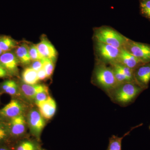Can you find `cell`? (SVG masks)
I'll return each instance as SVG.
<instances>
[{"instance_id":"cell-1","label":"cell","mask_w":150,"mask_h":150,"mask_svg":"<svg viewBox=\"0 0 150 150\" xmlns=\"http://www.w3.org/2000/svg\"><path fill=\"white\" fill-rule=\"evenodd\" d=\"M145 90L136 83H125L118 85L107 95L114 103L126 107L134 103Z\"/></svg>"},{"instance_id":"cell-2","label":"cell","mask_w":150,"mask_h":150,"mask_svg":"<svg viewBox=\"0 0 150 150\" xmlns=\"http://www.w3.org/2000/svg\"><path fill=\"white\" fill-rule=\"evenodd\" d=\"M97 62L93 73L92 82L107 94L119 85L111 66Z\"/></svg>"},{"instance_id":"cell-3","label":"cell","mask_w":150,"mask_h":150,"mask_svg":"<svg viewBox=\"0 0 150 150\" xmlns=\"http://www.w3.org/2000/svg\"><path fill=\"white\" fill-rule=\"evenodd\" d=\"M93 37L95 41L108 44L120 49L123 48L128 39L112 28L105 26L95 29Z\"/></svg>"},{"instance_id":"cell-4","label":"cell","mask_w":150,"mask_h":150,"mask_svg":"<svg viewBox=\"0 0 150 150\" xmlns=\"http://www.w3.org/2000/svg\"><path fill=\"white\" fill-rule=\"evenodd\" d=\"M94 50L97 62L111 65L117 63L121 49L114 46L95 41Z\"/></svg>"},{"instance_id":"cell-5","label":"cell","mask_w":150,"mask_h":150,"mask_svg":"<svg viewBox=\"0 0 150 150\" xmlns=\"http://www.w3.org/2000/svg\"><path fill=\"white\" fill-rule=\"evenodd\" d=\"M26 120L30 133L39 141L46 125V119L42 116L38 108H33L28 112Z\"/></svg>"},{"instance_id":"cell-6","label":"cell","mask_w":150,"mask_h":150,"mask_svg":"<svg viewBox=\"0 0 150 150\" xmlns=\"http://www.w3.org/2000/svg\"><path fill=\"white\" fill-rule=\"evenodd\" d=\"M144 64L150 63V45L128 38L123 48Z\"/></svg>"},{"instance_id":"cell-7","label":"cell","mask_w":150,"mask_h":150,"mask_svg":"<svg viewBox=\"0 0 150 150\" xmlns=\"http://www.w3.org/2000/svg\"><path fill=\"white\" fill-rule=\"evenodd\" d=\"M0 64L10 76H19L18 67L20 64L14 50L4 52L0 56Z\"/></svg>"},{"instance_id":"cell-8","label":"cell","mask_w":150,"mask_h":150,"mask_svg":"<svg viewBox=\"0 0 150 150\" xmlns=\"http://www.w3.org/2000/svg\"><path fill=\"white\" fill-rule=\"evenodd\" d=\"M26 108V105L23 102L19 100L13 99L0 109V116L11 119L16 116L24 114Z\"/></svg>"},{"instance_id":"cell-9","label":"cell","mask_w":150,"mask_h":150,"mask_svg":"<svg viewBox=\"0 0 150 150\" xmlns=\"http://www.w3.org/2000/svg\"><path fill=\"white\" fill-rule=\"evenodd\" d=\"M10 120L8 125L10 136L16 138L23 137L26 132L28 125L27 120L24 114L16 116Z\"/></svg>"},{"instance_id":"cell-10","label":"cell","mask_w":150,"mask_h":150,"mask_svg":"<svg viewBox=\"0 0 150 150\" xmlns=\"http://www.w3.org/2000/svg\"><path fill=\"white\" fill-rule=\"evenodd\" d=\"M18 85L21 96L28 102H34L38 93L48 89V86L44 84L28 85L21 81Z\"/></svg>"},{"instance_id":"cell-11","label":"cell","mask_w":150,"mask_h":150,"mask_svg":"<svg viewBox=\"0 0 150 150\" xmlns=\"http://www.w3.org/2000/svg\"><path fill=\"white\" fill-rule=\"evenodd\" d=\"M35 45L44 59H51L56 61L58 52L46 35H42L40 42Z\"/></svg>"},{"instance_id":"cell-12","label":"cell","mask_w":150,"mask_h":150,"mask_svg":"<svg viewBox=\"0 0 150 150\" xmlns=\"http://www.w3.org/2000/svg\"><path fill=\"white\" fill-rule=\"evenodd\" d=\"M135 82L146 89L150 81V63L143 64L134 70Z\"/></svg>"},{"instance_id":"cell-13","label":"cell","mask_w":150,"mask_h":150,"mask_svg":"<svg viewBox=\"0 0 150 150\" xmlns=\"http://www.w3.org/2000/svg\"><path fill=\"white\" fill-rule=\"evenodd\" d=\"M36 105L41 115L46 120L51 119L56 114L57 105L55 100L51 96Z\"/></svg>"},{"instance_id":"cell-14","label":"cell","mask_w":150,"mask_h":150,"mask_svg":"<svg viewBox=\"0 0 150 150\" xmlns=\"http://www.w3.org/2000/svg\"><path fill=\"white\" fill-rule=\"evenodd\" d=\"M117 63L134 70L136 69L141 65L144 64L124 48L121 49Z\"/></svg>"},{"instance_id":"cell-15","label":"cell","mask_w":150,"mask_h":150,"mask_svg":"<svg viewBox=\"0 0 150 150\" xmlns=\"http://www.w3.org/2000/svg\"><path fill=\"white\" fill-rule=\"evenodd\" d=\"M29 45L26 42L20 43L18 46L14 50L20 64L28 67L32 62L30 56Z\"/></svg>"},{"instance_id":"cell-16","label":"cell","mask_w":150,"mask_h":150,"mask_svg":"<svg viewBox=\"0 0 150 150\" xmlns=\"http://www.w3.org/2000/svg\"><path fill=\"white\" fill-rule=\"evenodd\" d=\"M1 90L11 96L20 95L21 96L18 83L13 80L5 81L1 83Z\"/></svg>"},{"instance_id":"cell-17","label":"cell","mask_w":150,"mask_h":150,"mask_svg":"<svg viewBox=\"0 0 150 150\" xmlns=\"http://www.w3.org/2000/svg\"><path fill=\"white\" fill-rule=\"evenodd\" d=\"M21 81L28 85L38 84L39 80L38 77L37 72L30 67H25L21 74Z\"/></svg>"},{"instance_id":"cell-18","label":"cell","mask_w":150,"mask_h":150,"mask_svg":"<svg viewBox=\"0 0 150 150\" xmlns=\"http://www.w3.org/2000/svg\"><path fill=\"white\" fill-rule=\"evenodd\" d=\"M19 42L8 35H0V48L4 52L14 50Z\"/></svg>"},{"instance_id":"cell-19","label":"cell","mask_w":150,"mask_h":150,"mask_svg":"<svg viewBox=\"0 0 150 150\" xmlns=\"http://www.w3.org/2000/svg\"><path fill=\"white\" fill-rule=\"evenodd\" d=\"M142 125V124H140L139 126H135L131 128V130L124 134L123 137H118L117 136L112 135L109 138L108 146L106 150H121L122 140L124 139V137L129 135L132 130Z\"/></svg>"},{"instance_id":"cell-20","label":"cell","mask_w":150,"mask_h":150,"mask_svg":"<svg viewBox=\"0 0 150 150\" xmlns=\"http://www.w3.org/2000/svg\"><path fill=\"white\" fill-rule=\"evenodd\" d=\"M16 150H41L36 142L32 140H23L16 146Z\"/></svg>"},{"instance_id":"cell-21","label":"cell","mask_w":150,"mask_h":150,"mask_svg":"<svg viewBox=\"0 0 150 150\" xmlns=\"http://www.w3.org/2000/svg\"><path fill=\"white\" fill-rule=\"evenodd\" d=\"M113 64H115L118 67L119 69L123 73V74L126 76L131 82L136 83L134 80V70L119 63H116Z\"/></svg>"},{"instance_id":"cell-22","label":"cell","mask_w":150,"mask_h":150,"mask_svg":"<svg viewBox=\"0 0 150 150\" xmlns=\"http://www.w3.org/2000/svg\"><path fill=\"white\" fill-rule=\"evenodd\" d=\"M140 8L142 15L150 20V0H140Z\"/></svg>"},{"instance_id":"cell-23","label":"cell","mask_w":150,"mask_h":150,"mask_svg":"<svg viewBox=\"0 0 150 150\" xmlns=\"http://www.w3.org/2000/svg\"><path fill=\"white\" fill-rule=\"evenodd\" d=\"M56 61L51 59H44L43 69L46 71L48 79L51 78L54 73Z\"/></svg>"},{"instance_id":"cell-24","label":"cell","mask_w":150,"mask_h":150,"mask_svg":"<svg viewBox=\"0 0 150 150\" xmlns=\"http://www.w3.org/2000/svg\"><path fill=\"white\" fill-rule=\"evenodd\" d=\"M29 51L30 56L32 62L44 59L38 51L35 44H31V45H29Z\"/></svg>"},{"instance_id":"cell-25","label":"cell","mask_w":150,"mask_h":150,"mask_svg":"<svg viewBox=\"0 0 150 150\" xmlns=\"http://www.w3.org/2000/svg\"><path fill=\"white\" fill-rule=\"evenodd\" d=\"M50 96L48 89L40 92L35 96L34 102L35 103V105L37 104L38 103L45 101L48 99Z\"/></svg>"},{"instance_id":"cell-26","label":"cell","mask_w":150,"mask_h":150,"mask_svg":"<svg viewBox=\"0 0 150 150\" xmlns=\"http://www.w3.org/2000/svg\"><path fill=\"white\" fill-rule=\"evenodd\" d=\"M9 136L8 126L0 123V142L5 141Z\"/></svg>"},{"instance_id":"cell-27","label":"cell","mask_w":150,"mask_h":150,"mask_svg":"<svg viewBox=\"0 0 150 150\" xmlns=\"http://www.w3.org/2000/svg\"><path fill=\"white\" fill-rule=\"evenodd\" d=\"M44 59L42 60H37V61L32 62L30 67L36 72L38 71L43 68Z\"/></svg>"},{"instance_id":"cell-28","label":"cell","mask_w":150,"mask_h":150,"mask_svg":"<svg viewBox=\"0 0 150 150\" xmlns=\"http://www.w3.org/2000/svg\"><path fill=\"white\" fill-rule=\"evenodd\" d=\"M37 74L39 81L45 80L48 79L46 71L43 68L37 72Z\"/></svg>"},{"instance_id":"cell-29","label":"cell","mask_w":150,"mask_h":150,"mask_svg":"<svg viewBox=\"0 0 150 150\" xmlns=\"http://www.w3.org/2000/svg\"><path fill=\"white\" fill-rule=\"evenodd\" d=\"M9 76L6 71L0 64V78H6Z\"/></svg>"},{"instance_id":"cell-30","label":"cell","mask_w":150,"mask_h":150,"mask_svg":"<svg viewBox=\"0 0 150 150\" xmlns=\"http://www.w3.org/2000/svg\"><path fill=\"white\" fill-rule=\"evenodd\" d=\"M0 150H10L8 148L5 146H2L0 147Z\"/></svg>"},{"instance_id":"cell-31","label":"cell","mask_w":150,"mask_h":150,"mask_svg":"<svg viewBox=\"0 0 150 150\" xmlns=\"http://www.w3.org/2000/svg\"><path fill=\"white\" fill-rule=\"evenodd\" d=\"M4 53V51L1 49V48H0V56H1V55Z\"/></svg>"},{"instance_id":"cell-32","label":"cell","mask_w":150,"mask_h":150,"mask_svg":"<svg viewBox=\"0 0 150 150\" xmlns=\"http://www.w3.org/2000/svg\"><path fill=\"white\" fill-rule=\"evenodd\" d=\"M149 130H150V126H149Z\"/></svg>"}]
</instances>
